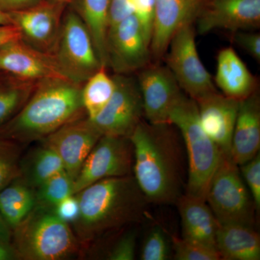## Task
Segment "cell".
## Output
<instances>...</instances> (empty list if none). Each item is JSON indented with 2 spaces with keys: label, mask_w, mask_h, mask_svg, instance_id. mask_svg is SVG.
<instances>
[{
  "label": "cell",
  "mask_w": 260,
  "mask_h": 260,
  "mask_svg": "<svg viewBox=\"0 0 260 260\" xmlns=\"http://www.w3.org/2000/svg\"><path fill=\"white\" fill-rule=\"evenodd\" d=\"M174 249V259L220 260L218 249L201 243L170 235Z\"/></svg>",
  "instance_id": "obj_29"
},
{
  "label": "cell",
  "mask_w": 260,
  "mask_h": 260,
  "mask_svg": "<svg viewBox=\"0 0 260 260\" xmlns=\"http://www.w3.org/2000/svg\"><path fill=\"white\" fill-rule=\"evenodd\" d=\"M134 152L129 138L103 135L83 162L74 180L73 192L107 178L130 175Z\"/></svg>",
  "instance_id": "obj_10"
},
{
  "label": "cell",
  "mask_w": 260,
  "mask_h": 260,
  "mask_svg": "<svg viewBox=\"0 0 260 260\" xmlns=\"http://www.w3.org/2000/svg\"><path fill=\"white\" fill-rule=\"evenodd\" d=\"M68 5L42 2L29 9L9 13L20 39L34 49L51 56L60 32Z\"/></svg>",
  "instance_id": "obj_12"
},
{
  "label": "cell",
  "mask_w": 260,
  "mask_h": 260,
  "mask_svg": "<svg viewBox=\"0 0 260 260\" xmlns=\"http://www.w3.org/2000/svg\"><path fill=\"white\" fill-rule=\"evenodd\" d=\"M200 124L222 153L231 155L239 101L216 92L196 102Z\"/></svg>",
  "instance_id": "obj_18"
},
{
  "label": "cell",
  "mask_w": 260,
  "mask_h": 260,
  "mask_svg": "<svg viewBox=\"0 0 260 260\" xmlns=\"http://www.w3.org/2000/svg\"><path fill=\"white\" fill-rule=\"evenodd\" d=\"M194 23L201 35L215 29L234 32L259 28L260 0H204Z\"/></svg>",
  "instance_id": "obj_14"
},
{
  "label": "cell",
  "mask_w": 260,
  "mask_h": 260,
  "mask_svg": "<svg viewBox=\"0 0 260 260\" xmlns=\"http://www.w3.org/2000/svg\"><path fill=\"white\" fill-rule=\"evenodd\" d=\"M169 122L180 132L187 153L185 194L206 201L222 151L202 127L196 102L184 93L172 107Z\"/></svg>",
  "instance_id": "obj_4"
},
{
  "label": "cell",
  "mask_w": 260,
  "mask_h": 260,
  "mask_svg": "<svg viewBox=\"0 0 260 260\" xmlns=\"http://www.w3.org/2000/svg\"><path fill=\"white\" fill-rule=\"evenodd\" d=\"M215 83L223 95L239 102L257 90V80L232 47L219 51Z\"/></svg>",
  "instance_id": "obj_21"
},
{
  "label": "cell",
  "mask_w": 260,
  "mask_h": 260,
  "mask_svg": "<svg viewBox=\"0 0 260 260\" xmlns=\"http://www.w3.org/2000/svg\"><path fill=\"white\" fill-rule=\"evenodd\" d=\"M134 13V0H111L109 29Z\"/></svg>",
  "instance_id": "obj_36"
},
{
  "label": "cell",
  "mask_w": 260,
  "mask_h": 260,
  "mask_svg": "<svg viewBox=\"0 0 260 260\" xmlns=\"http://www.w3.org/2000/svg\"><path fill=\"white\" fill-rule=\"evenodd\" d=\"M115 90L114 76L102 67L90 77L81 87L82 104L87 118L92 120L107 105Z\"/></svg>",
  "instance_id": "obj_25"
},
{
  "label": "cell",
  "mask_w": 260,
  "mask_h": 260,
  "mask_svg": "<svg viewBox=\"0 0 260 260\" xmlns=\"http://www.w3.org/2000/svg\"><path fill=\"white\" fill-rule=\"evenodd\" d=\"M62 160L57 153L47 145L44 144L37 150L21 171L25 183L31 187L38 188L51 177L64 172Z\"/></svg>",
  "instance_id": "obj_26"
},
{
  "label": "cell",
  "mask_w": 260,
  "mask_h": 260,
  "mask_svg": "<svg viewBox=\"0 0 260 260\" xmlns=\"http://www.w3.org/2000/svg\"><path fill=\"white\" fill-rule=\"evenodd\" d=\"M15 251L10 249L8 244L0 243V260L13 259Z\"/></svg>",
  "instance_id": "obj_41"
},
{
  "label": "cell",
  "mask_w": 260,
  "mask_h": 260,
  "mask_svg": "<svg viewBox=\"0 0 260 260\" xmlns=\"http://www.w3.org/2000/svg\"><path fill=\"white\" fill-rule=\"evenodd\" d=\"M206 202L219 224L254 225L255 206L240 169L231 155L221 153L210 181Z\"/></svg>",
  "instance_id": "obj_6"
},
{
  "label": "cell",
  "mask_w": 260,
  "mask_h": 260,
  "mask_svg": "<svg viewBox=\"0 0 260 260\" xmlns=\"http://www.w3.org/2000/svg\"><path fill=\"white\" fill-rule=\"evenodd\" d=\"M78 194L80 213L75 222L85 238L141 221L148 215L150 203L134 176L102 179Z\"/></svg>",
  "instance_id": "obj_3"
},
{
  "label": "cell",
  "mask_w": 260,
  "mask_h": 260,
  "mask_svg": "<svg viewBox=\"0 0 260 260\" xmlns=\"http://www.w3.org/2000/svg\"><path fill=\"white\" fill-rule=\"evenodd\" d=\"M107 55L108 67L118 75H129L150 64V45L135 15L109 29Z\"/></svg>",
  "instance_id": "obj_11"
},
{
  "label": "cell",
  "mask_w": 260,
  "mask_h": 260,
  "mask_svg": "<svg viewBox=\"0 0 260 260\" xmlns=\"http://www.w3.org/2000/svg\"><path fill=\"white\" fill-rule=\"evenodd\" d=\"M74 180L65 171L51 177L38 187L37 205L54 208L73 192Z\"/></svg>",
  "instance_id": "obj_28"
},
{
  "label": "cell",
  "mask_w": 260,
  "mask_h": 260,
  "mask_svg": "<svg viewBox=\"0 0 260 260\" xmlns=\"http://www.w3.org/2000/svg\"><path fill=\"white\" fill-rule=\"evenodd\" d=\"M11 228L0 214V243L8 245L11 240Z\"/></svg>",
  "instance_id": "obj_40"
},
{
  "label": "cell",
  "mask_w": 260,
  "mask_h": 260,
  "mask_svg": "<svg viewBox=\"0 0 260 260\" xmlns=\"http://www.w3.org/2000/svg\"><path fill=\"white\" fill-rule=\"evenodd\" d=\"M169 256V248L165 231L159 225L154 226L145 239L140 259L167 260Z\"/></svg>",
  "instance_id": "obj_31"
},
{
  "label": "cell",
  "mask_w": 260,
  "mask_h": 260,
  "mask_svg": "<svg viewBox=\"0 0 260 260\" xmlns=\"http://www.w3.org/2000/svg\"><path fill=\"white\" fill-rule=\"evenodd\" d=\"M114 78L112 99L90 121L102 135L129 138L144 116L143 98L138 80L129 75L116 74Z\"/></svg>",
  "instance_id": "obj_9"
},
{
  "label": "cell",
  "mask_w": 260,
  "mask_h": 260,
  "mask_svg": "<svg viewBox=\"0 0 260 260\" xmlns=\"http://www.w3.org/2000/svg\"><path fill=\"white\" fill-rule=\"evenodd\" d=\"M234 41L255 60L260 61V35L257 32L240 30L233 32Z\"/></svg>",
  "instance_id": "obj_34"
},
{
  "label": "cell",
  "mask_w": 260,
  "mask_h": 260,
  "mask_svg": "<svg viewBox=\"0 0 260 260\" xmlns=\"http://www.w3.org/2000/svg\"><path fill=\"white\" fill-rule=\"evenodd\" d=\"M135 179L150 203L175 204L182 194V145L172 124L142 121L130 135Z\"/></svg>",
  "instance_id": "obj_1"
},
{
  "label": "cell",
  "mask_w": 260,
  "mask_h": 260,
  "mask_svg": "<svg viewBox=\"0 0 260 260\" xmlns=\"http://www.w3.org/2000/svg\"><path fill=\"white\" fill-rule=\"evenodd\" d=\"M74 195L65 198L54 208L56 215L68 223L76 221L79 216V203Z\"/></svg>",
  "instance_id": "obj_37"
},
{
  "label": "cell",
  "mask_w": 260,
  "mask_h": 260,
  "mask_svg": "<svg viewBox=\"0 0 260 260\" xmlns=\"http://www.w3.org/2000/svg\"><path fill=\"white\" fill-rule=\"evenodd\" d=\"M9 24H13L9 14L0 10V25H9Z\"/></svg>",
  "instance_id": "obj_42"
},
{
  "label": "cell",
  "mask_w": 260,
  "mask_h": 260,
  "mask_svg": "<svg viewBox=\"0 0 260 260\" xmlns=\"http://www.w3.org/2000/svg\"><path fill=\"white\" fill-rule=\"evenodd\" d=\"M204 0H155L150 49L157 62L165 56L173 36L181 27L194 23Z\"/></svg>",
  "instance_id": "obj_17"
},
{
  "label": "cell",
  "mask_w": 260,
  "mask_h": 260,
  "mask_svg": "<svg viewBox=\"0 0 260 260\" xmlns=\"http://www.w3.org/2000/svg\"><path fill=\"white\" fill-rule=\"evenodd\" d=\"M38 83L17 79L8 75L0 81V124L20 110Z\"/></svg>",
  "instance_id": "obj_27"
},
{
  "label": "cell",
  "mask_w": 260,
  "mask_h": 260,
  "mask_svg": "<svg viewBox=\"0 0 260 260\" xmlns=\"http://www.w3.org/2000/svg\"><path fill=\"white\" fill-rule=\"evenodd\" d=\"M155 5V0H134V15L139 21L149 45L153 32Z\"/></svg>",
  "instance_id": "obj_33"
},
{
  "label": "cell",
  "mask_w": 260,
  "mask_h": 260,
  "mask_svg": "<svg viewBox=\"0 0 260 260\" xmlns=\"http://www.w3.org/2000/svg\"><path fill=\"white\" fill-rule=\"evenodd\" d=\"M136 234L130 232L124 236L108 256L110 260H133L135 257Z\"/></svg>",
  "instance_id": "obj_35"
},
{
  "label": "cell",
  "mask_w": 260,
  "mask_h": 260,
  "mask_svg": "<svg viewBox=\"0 0 260 260\" xmlns=\"http://www.w3.org/2000/svg\"><path fill=\"white\" fill-rule=\"evenodd\" d=\"M15 231V252L23 259H60L76 250L68 223L47 207H36Z\"/></svg>",
  "instance_id": "obj_5"
},
{
  "label": "cell",
  "mask_w": 260,
  "mask_h": 260,
  "mask_svg": "<svg viewBox=\"0 0 260 260\" xmlns=\"http://www.w3.org/2000/svg\"><path fill=\"white\" fill-rule=\"evenodd\" d=\"M216 247L222 259H260L259 235L251 225L219 224Z\"/></svg>",
  "instance_id": "obj_22"
},
{
  "label": "cell",
  "mask_w": 260,
  "mask_h": 260,
  "mask_svg": "<svg viewBox=\"0 0 260 260\" xmlns=\"http://www.w3.org/2000/svg\"><path fill=\"white\" fill-rule=\"evenodd\" d=\"M37 205V195L24 181L15 179L0 191V214L11 229L23 223Z\"/></svg>",
  "instance_id": "obj_24"
},
{
  "label": "cell",
  "mask_w": 260,
  "mask_h": 260,
  "mask_svg": "<svg viewBox=\"0 0 260 260\" xmlns=\"http://www.w3.org/2000/svg\"><path fill=\"white\" fill-rule=\"evenodd\" d=\"M82 85L60 78L39 82L23 107L0 129V138L22 142L44 139L80 119L85 113Z\"/></svg>",
  "instance_id": "obj_2"
},
{
  "label": "cell",
  "mask_w": 260,
  "mask_h": 260,
  "mask_svg": "<svg viewBox=\"0 0 260 260\" xmlns=\"http://www.w3.org/2000/svg\"><path fill=\"white\" fill-rule=\"evenodd\" d=\"M194 24H186L173 36L168 48L167 62L181 90L198 102L218 90L200 59Z\"/></svg>",
  "instance_id": "obj_8"
},
{
  "label": "cell",
  "mask_w": 260,
  "mask_h": 260,
  "mask_svg": "<svg viewBox=\"0 0 260 260\" xmlns=\"http://www.w3.org/2000/svg\"><path fill=\"white\" fill-rule=\"evenodd\" d=\"M0 72L17 79L36 83L53 78L68 80L52 56L34 49L20 39L0 48Z\"/></svg>",
  "instance_id": "obj_16"
},
{
  "label": "cell",
  "mask_w": 260,
  "mask_h": 260,
  "mask_svg": "<svg viewBox=\"0 0 260 260\" xmlns=\"http://www.w3.org/2000/svg\"><path fill=\"white\" fill-rule=\"evenodd\" d=\"M46 1L50 2V3H58V4L68 5L70 0H46Z\"/></svg>",
  "instance_id": "obj_43"
},
{
  "label": "cell",
  "mask_w": 260,
  "mask_h": 260,
  "mask_svg": "<svg viewBox=\"0 0 260 260\" xmlns=\"http://www.w3.org/2000/svg\"><path fill=\"white\" fill-rule=\"evenodd\" d=\"M51 56L65 78L78 85H83L104 67L88 29L68 6Z\"/></svg>",
  "instance_id": "obj_7"
},
{
  "label": "cell",
  "mask_w": 260,
  "mask_h": 260,
  "mask_svg": "<svg viewBox=\"0 0 260 260\" xmlns=\"http://www.w3.org/2000/svg\"><path fill=\"white\" fill-rule=\"evenodd\" d=\"M240 172L246 187L249 189L251 198L254 202L256 210L260 208V155L259 153L254 158L239 166Z\"/></svg>",
  "instance_id": "obj_32"
},
{
  "label": "cell",
  "mask_w": 260,
  "mask_h": 260,
  "mask_svg": "<svg viewBox=\"0 0 260 260\" xmlns=\"http://www.w3.org/2000/svg\"><path fill=\"white\" fill-rule=\"evenodd\" d=\"M20 39V31L15 25H0V48L8 43Z\"/></svg>",
  "instance_id": "obj_39"
},
{
  "label": "cell",
  "mask_w": 260,
  "mask_h": 260,
  "mask_svg": "<svg viewBox=\"0 0 260 260\" xmlns=\"http://www.w3.org/2000/svg\"><path fill=\"white\" fill-rule=\"evenodd\" d=\"M144 116L150 124H171L169 114L184 93L167 66L149 64L139 70L138 78Z\"/></svg>",
  "instance_id": "obj_13"
},
{
  "label": "cell",
  "mask_w": 260,
  "mask_h": 260,
  "mask_svg": "<svg viewBox=\"0 0 260 260\" xmlns=\"http://www.w3.org/2000/svg\"><path fill=\"white\" fill-rule=\"evenodd\" d=\"M103 135L90 119L70 121L44 138L60 157L65 172L75 180L85 159Z\"/></svg>",
  "instance_id": "obj_15"
},
{
  "label": "cell",
  "mask_w": 260,
  "mask_h": 260,
  "mask_svg": "<svg viewBox=\"0 0 260 260\" xmlns=\"http://www.w3.org/2000/svg\"><path fill=\"white\" fill-rule=\"evenodd\" d=\"M260 148V99L257 90L239 102L231 156L238 166L251 160Z\"/></svg>",
  "instance_id": "obj_19"
},
{
  "label": "cell",
  "mask_w": 260,
  "mask_h": 260,
  "mask_svg": "<svg viewBox=\"0 0 260 260\" xmlns=\"http://www.w3.org/2000/svg\"><path fill=\"white\" fill-rule=\"evenodd\" d=\"M20 176L18 147L12 140L0 138V191Z\"/></svg>",
  "instance_id": "obj_30"
},
{
  "label": "cell",
  "mask_w": 260,
  "mask_h": 260,
  "mask_svg": "<svg viewBox=\"0 0 260 260\" xmlns=\"http://www.w3.org/2000/svg\"><path fill=\"white\" fill-rule=\"evenodd\" d=\"M175 204L180 215L182 237L217 249L219 223L207 202L182 194Z\"/></svg>",
  "instance_id": "obj_20"
},
{
  "label": "cell",
  "mask_w": 260,
  "mask_h": 260,
  "mask_svg": "<svg viewBox=\"0 0 260 260\" xmlns=\"http://www.w3.org/2000/svg\"><path fill=\"white\" fill-rule=\"evenodd\" d=\"M43 1L44 0H0V10L9 14L29 9Z\"/></svg>",
  "instance_id": "obj_38"
},
{
  "label": "cell",
  "mask_w": 260,
  "mask_h": 260,
  "mask_svg": "<svg viewBox=\"0 0 260 260\" xmlns=\"http://www.w3.org/2000/svg\"><path fill=\"white\" fill-rule=\"evenodd\" d=\"M110 4L111 0H70L68 5L88 29L99 59L107 68Z\"/></svg>",
  "instance_id": "obj_23"
}]
</instances>
